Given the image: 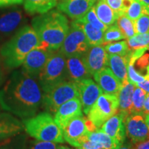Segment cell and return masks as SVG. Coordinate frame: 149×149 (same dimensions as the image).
<instances>
[{"mask_svg": "<svg viewBox=\"0 0 149 149\" xmlns=\"http://www.w3.org/2000/svg\"><path fill=\"white\" fill-rule=\"evenodd\" d=\"M43 94L35 78L23 70L13 72L0 89V107L23 119L35 116L42 105Z\"/></svg>", "mask_w": 149, "mask_h": 149, "instance_id": "1", "label": "cell"}, {"mask_svg": "<svg viewBox=\"0 0 149 149\" xmlns=\"http://www.w3.org/2000/svg\"><path fill=\"white\" fill-rule=\"evenodd\" d=\"M31 26L40 40L39 47L52 51L59 49L70 29L66 17L54 10L35 17Z\"/></svg>", "mask_w": 149, "mask_h": 149, "instance_id": "2", "label": "cell"}, {"mask_svg": "<svg viewBox=\"0 0 149 149\" xmlns=\"http://www.w3.org/2000/svg\"><path fill=\"white\" fill-rule=\"evenodd\" d=\"M40 46V40L30 26H24L1 46L0 54L6 68L13 69L23 64L30 52Z\"/></svg>", "mask_w": 149, "mask_h": 149, "instance_id": "3", "label": "cell"}, {"mask_svg": "<svg viewBox=\"0 0 149 149\" xmlns=\"http://www.w3.org/2000/svg\"><path fill=\"white\" fill-rule=\"evenodd\" d=\"M24 130L28 135L38 141L64 143L62 130L51 114L42 113L23 120Z\"/></svg>", "mask_w": 149, "mask_h": 149, "instance_id": "4", "label": "cell"}, {"mask_svg": "<svg viewBox=\"0 0 149 149\" xmlns=\"http://www.w3.org/2000/svg\"><path fill=\"white\" fill-rule=\"evenodd\" d=\"M39 83L44 93L62 81L68 79L66 71V57L60 51L52 54L47 63L38 76Z\"/></svg>", "mask_w": 149, "mask_h": 149, "instance_id": "5", "label": "cell"}, {"mask_svg": "<svg viewBox=\"0 0 149 149\" xmlns=\"http://www.w3.org/2000/svg\"><path fill=\"white\" fill-rule=\"evenodd\" d=\"M78 97L75 84L64 81L43 94L42 106L50 114H55L60 106L72 99ZM79 98V97H78Z\"/></svg>", "mask_w": 149, "mask_h": 149, "instance_id": "6", "label": "cell"}, {"mask_svg": "<svg viewBox=\"0 0 149 149\" xmlns=\"http://www.w3.org/2000/svg\"><path fill=\"white\" fill-rule=\"evenodd\" d=\"M118 110V96L102 93L91 108L87 116L99 129L109 118L116 114Z\"/></svg>", "mask_w": 149, "mask_h": 149, "instance_id": "7", "label": "cell"}, {"mask_svg": "<svg viewBox=\"0 0 149 149\" xmlns=\"http://www.w3.org/2000/svg\"><path fill=\"white\" fill-rule=\"evenodd\" d=\"M90 47L82 28L73 21L59 51L66 57L83 56Z\"/></svg>", "mask_w": 149, "mask_h": 149, "instance_id": "8", "label": "cell"}, {"mask_svg": "<svg viewBox=\"0 0 149 149\" xmlns=\"http://www.w3.org/2000/svg\"><path fill=\"white\" fill-rule=\"evenodd\" d=\"M90 131L86 124L84 116L72 119L62 129L63 137L65 141L74 147H79L88 139Z\"/></svg>", "mask_w": 149, "mask_h": 149, "instance_id": "9", "label": "cell"}, {"mask_svg": "<svg viewBox=\"0 0 149 149\" xmlns=\"http://www.w3.org/2000/svg\"><path fill=\"white\" fill-rule=\"evenodd\" d=\"M126 133L134 144L149 139V130L143 113H133L124 119Z\"/></svg>", "mask_w": 149, "mask_h": 149, "instance_id": "10", "label": "cell"}, {"mask_svg": "<svg viewBox=\"0 0 149 149\" xmlns=\"http://www.w3.org/2000/svg\"><path fill=\"white\" fill-rule=\"evenodd\" d=\"M54 52L40 47L34 48L24 59L22 70L30 77H38Z\"/></svg>", "mask_w": 149, "mask_h": 149, "instance_id": "11", "label": "cell"}, {"mask_svg": "<svg viewBox=\"0 0 149 149\" xmlns=\"http://www.w3.org/2000/svg\"><path fill=\"white\" fill-rule=\"evenodd\" d=\"M78 92V97L86 115L88 114L91 108L103 93L102 89L92 79H86L74 82Z\"/></svg>", "mask_w": 149, "mask_h": 149, "instance_id": "12", "label": "cell"}, {"mask_svg": "<svg viewBox=\"0 0 149 149\" xmlns=\"http://www.w3.org/2000/svg\"><path fill=\"white\" fill-rule=\"evenodd\" d=\"M98 0H59L57 10L72 19L83 17Z\"/></svg>", "mask_w": 149, "mask_h": 149, "instance_id": "13", "label": "cell"}, {"mask_svg": "<svg viewBox=\"0 0 149 149\" xmlns=\"http://www.w3.org/2000/svg\"><path fill=\"white\" fill-rule=\"evenodd\" d=\"M80 116H84L82 105L79 99L75 97L68 100L59 107L54 114V120L62 130L70 120Z\"/></svg>", "mask_w": 149, "mask_h": 149, "instance_id": "14", "label": "cell"}, {"mask_svg": "<svg viewBox=\"0 0 149 149\" xmlns=\"http://www.w3.org/2000/svg\"><path fill=\"white\" fill-rule=\"evenodd\" d=\"M82 57L93 77L97 72L108 67V53L104 46H91Z\"/></svg>", "mask_w": 149, "mask_h": 149, "instance_id": "15", "label": "cell"}, {"mask_svg": "<svg viewBox=\"0 0 149 149\" xmlns=\"http://www.w3.org/2000/svg\"><path fill=\"white\" fill-rule=\"evenodd\" d=\"M23 12L20 8H13L0 14V40L14 33L24 22Z\"/></svg>", "mask_w": 149, "mask_h": 149, "instance_id": "16", "label": "cell"}, {"mask_svg": "<svg viewBox=\"0 0 149 149\" xmlns=\"http://www.w3.org/2000/svg\"><path fill=\"white\" fill-rule=\"evenodd\" d=\"M93 77L104 93L118 96L122 83L109 68H103L95 74Z\"/></svg>", "mask_w": 149, "mask_h": 149, "instance_id": "17", "label": "cell"}, {"mask_svg": "<svg viewBox=\"0 0 149 149\" xmlns=\"http://www.w3.org/2000/svg\"><path fill=\"white\" fill-rule=\"evenodd\" d=\"M66 71L68 79L73 82L93 77L86 66L82 56L66 57Z\"/></svg>", "mask_w": 149, "mask_h": 149, "instance_id": "18", "label": "cell"}, {"mask_svg": "<svg viewBox=\"0 0 149 149\" xmlns=\"http://www.w3.org/2000/svg\"><path fill=\"white\" fill-rule=\"evenodd\" d=\"M101 130L120 144H124L126 133L124 118L120 113L109 118L102 125Z\"/></svg>", "mask_w": 149, "mask_h": 149, "instance_id": "19", "label": "cell"}, {"mask_svg": "<svg viewBox=\"0 0 149 149\" xmlns=\"http://www.w3.org/2000/svg\"><path fill=\"white\" fill-rule=\"evenodd\" d=\"M23 122L10 113H0V141L21 133Z\"/></svg>", "mask_w": 149, "mask_h": 149, "instance_id": "20", "label": "cell"}, {"mask_svg": "<svg viewBox=\"0 0 149 149\" xmlns=\"http://www.w3.org/2000/svg\"><path fill=\"white\" fill-rule=\"evenodd\" d=\"M135 85L128 81L122 84L120 93L118 95L119 109L120 113L125 119L132 114L133 111V95Z\"/></svg>", "mask_w": 149, "mask_h": 149, "instance_id": "21", "label": "cell"}, {"mask_svg": "<svg viewBox=\"0 0 149 149\" xmlns=\"http://www.w3.org/2000/svg\"><path fill=\"white\" fill-rule=\"evenodd\" d=\"M128 64L127 55L108 54V67L122 84L128 81Z\"/></svg>", "mask_w": 149, "mask_h": 149, "instance_id": "22", "label": "cell"}, {"mask_svg": "<svg viewBox=\"0 0 149 149\" xmlns=\"http://www.w3.org/2000/svg\"><path fill=\"white\" fill-rule=\"evenodd\" d=\"M24 8L30 15H42L53 10L58 0H24Z\"/></svg>", "mask_w": 149, "mask_h": 149, "instance_id": "23", "label": "cell"}, {"mask_svg": "<svg viewBox=\"0 0 149 149\" xmlns=\"http://www.w3.org/2000/svg\"><path fill=\"white\" fill-rule=\"evenodd\" d=\"M94 8L98 18L107 26L116 22L119 14L108 4L106 0H98L94 6Z\"/></svg>", "mask_w": 149, "mask_h": 149, "instance_id": "24", "label": "cell"}, {"mask_svg": "<svg viewBox=\"0 0 149 149\" xmlns=\"http://www.w3.org/2000/svg\"><path fill=\"white\" fill-rule=\"evenodd\" d=\"M74 21L79 24L82 28L91 46H99L104 44V31L95 27L92 24L87 22H79L77 20H74Z\"/></svg>", "mask_w": 149, "mask_h": 149, "instance_id": "25", "label": "cell"}, {"mask_svg": "<svg viewBox=\"0 0 149 149\" xmlns=\"http://www.w3.org/2000/svg\"><path fill=\"white\" fill-rule=\"evenodd\" d=\"M88 139L97 143L104 149H117L122 146L102 130L90 132L88 135Z\"/></svg>", "mask_w": 149, "mask_h": 149, "instance_id": "26", "label": "cell"}, {"mask_svg": "<svg viewBox=\"0 0 149 149\" xmlns=\"http://www.w3.org/2000/svg\"><path fill=\"white\" fill-rule=\"evenodd\" d=\"M27 135L19 133L0 141V149H26Z\"/></svg>", "mask_w": 149, "mask_h": 149, "instance_id": "27", "label": "cell"}, {"mask_svg": "<svg viewBox=\"0 0 149 149\" xmlns=\"http://www.w3.org/2000/svg\"><path fill=\"white\" fill-rule=\"evenodd\" d=\"M144 11V7L137 0H125L122 13L133 21L137 19Z\"/></svg>", "mask_w": 149, "mask_h": 149, "instance_id": "28", "label": "cell"}, {"mask_svg": "<svg viewBox=\"0 0 149 149\" xmlns=\"http://www.w3.org/2000/svg\"><path fill=\"white\" fill-rule=\"evenodd\" d=\"M116 24L120 31L125 35L126 39H129L136 34L134 21L128 18L124 14L121 13L119 15Z\"/></svg>", "mask_w": 149, "mask_h": 149, "instance_id": "29", "label": "cell"}, {"mask_svg": "<svg viewBox=\"0 0 149 149\" xmlns=\"http://www.w3.org/2000/svg\"><path fill=\"white\" fill-rule=\"evenodd\" d=\"M129 51L142 48H149V32L142 34H135L127 41Z\"/></svg>", "mask_w": 149, "mask_h": 149, "instance_id": "30", "label": "cell"}, {"mask_svg": "<svg viewBox=\"0 0 149 149\" xmlns=\"http://www.w3.org/2000/svg\"><path fill=\"white\" fill-rule=\"evenodd\" d=\"M108 54L126 56L129 53L128 43L126 41H120L118 42L109 43L104 46Z\"/></svg>", "mask_w": 149, "mask_h": 149, "instance_id": "31", "label": "cell"}, {"mask_svg": "<svg viewBox=\"0 0 149 149\" xmlns=\"http://www.w3.org/2000/svg\"><path fill=\"white\" fill-rule=\"evenodd\" d=\"M147 93L139 87L135 86L133 95V113H142L143 106H144V100L146 98Z\"/></svg>", "mask_w": 149, "mask_h": 149, "instance_id": "32", "label": "cell"}, {"mask_svg": "<svg viewBox=\"0 0 149 149\" xmlns=\"http://www.w3.org/2000/svg\"><path fill=\"white\" fill-rule=\"evenodd\" d=\"M79 22H87L92 24L95 27L97 28V29L102 30L105 32V31L108 29L107 25H105L103 22H102L100 19L98 18L97 15L95 10L94 6L92 7L88 12L86 13V15L83 17L79 19H76Z\"/></svg>", "mask_w": 149, "mask_h": 149, "instance_id": "33", "label": "cell"}, {"mask_svg": "<svg viewBox=\"0 0 149 149\" xmlns=\"http://www.w3.org/2000/svg\"><path fill=\"white\" fill-rule=\"evenodd\" d=\"M126 39L116 24H113L108 27L104 34V44L110 43L112 42H116Z\"/></svg>", "mask_w": 149, "mask_h": 149, "instance_id": "34", "label": "cell"}, {"mask_svg": "<svg viewBox=\"0 0 149 149\" xmlns=\"http://www.w3.org/2000/svg\"><path fill=\"white\" fill-rule=\"evenodd\" d=\"M136 34L149 32V13L143 11L140 16L134 21Z\"/></svg>", "mask_w": 149, "mask_h": 149, "instance_id": "35", "label": "cell"}, {"mask_svg": "<svg viewBox=\"0 0 149 149\" xmlns=\"http://www.w3.org/2000/svg\"><path fill=\"white\" fill-rule=\"evenodd\" d=\"M146 76H143L136 70L134 65L132 63L128 62V80L129 82L133 84L135 86L139 83L142 82L146 79Z\"/></svg>", "mask_w": 149, "mask_h": 149, "instance_id": "36", "label": "cell"}, {"mask_svg": "<svg viewBox=\"0 0 149 149\" xmlns=\"http://www.w3.org/2000/svg\"><path fill=\"white\" fill-rule=\"evenodd\" d=\"M58 146L57 143L35 140L31 143L26 149H57Z\"/></svg>", "mask_w": 149, "mask_h": 149, "instance_id": "37", "label": "cell"}, {"mask_svg": "<svg viewBox=\"0 0 149 149\" xmlns=\"http://www.w3.org/2000/svg\"><path fill=\"white\" fill-rule=\"evenodd\" d=\"M110 6L119 15L122 13L125 0H106Z\"/></svg>", "mask_w": 149, "mask_h": 149, "instance_id": "38", "label": "cell"}, {"mask_svg": "<svg viewBox=\"0 0 149 149\" xmlns=\"http://www.w3.org/2000/svg\"><path fill=\"white\" fill-rule=\"evenodd\" d=\"M100 147L102 146H100V145L95 142H93V141L89 140V139H87L81 146L77 147V149H97Z\"/></svg>", "mask_w": 149, "mask_h": 149, "instance_id": "39", "label": "cell"}, {"mask_svg": "<svg viewBox=\"0 0 149 149\" xmlns=\"http://www.w3.org/2000/svg\"><path fill=\"white\" fill-rule=\"evenodd\" d=\"M24 0H0V8L9 6L21 4Z\"/></svg>", "mask_w": 149, "mask_h": 149, "instance_id": "40", "label": "cell"}, {"mask_svg": "<svg viewBox=\"0 0 149 149\" xmlns=\"http://www.w3.org/2000/svg\"><path fill=\"white\" fill-rule=\"evenodd\" d=\"M137 86L143 89L145 92H146V93H148L149 94V78L146 77V79L144 81H142V82L139 83L138 84H137Z\"/></svg>", "mask_w": 149, "mask_h": 149, "instance_id": "41", "label": "cell"}, {"mask_svg": "<svg viewBox=\"0 0 149 149\" xmlns=\"http://www.w3.org/2000/svg\"><path fill=\"white\" fill-rule=\"evenodd\" d=\"M135 144V149H149V139Z\"/></svg>", "mask_w": 149, "mask_h": 149, "instance_id": "42", "label": "cell"}, {"mask_svg": "<svg viewBox=\"0 0 149 149\" xmlns=\"http://www.w3.org/2000/svg\"><path fill=\"white\" fill-rule=\"evenodd\" d=\"M142 113L146 115L149 114V94L146 95V98H145L144 106H143Z\"/></svg>", "mask_w": 149, "mask_h": 149, "instance_id": "43", "label": "cell"}, {"mask_svg": "<svg viewBox=\"0 0 149 149\" xmlns=\"http://www.w3.org/2000/svg\"><path fill=\"white\" fill-rule=\"evenodd\" d=\"M144 7V10L149 13V0H137Z\"/></svg>", "mask_w": 149, "mask_h": 149, "instance_id": "44", "label": "cell"}, {"mask_svg": "<svg viewBox=\"0 0 149 149\" xmlns=\"http://www.w3.org/2000/svg\"><path fill=\"white\" fill-rule=\"evenodd\" d=\"M117 149H135V148L130 144H126V145H122V146H120Z\"/></svg>", "mask_w": 149, "mask_h": 149, "instance_id": "45", "label": "cell"}, {"mask_svg": "<svg viewBox=\"0 0 149 149\" xmlns=\"http://www.w3.org/2000/svg\"><path fill=\"white\" fill-rule=\"evenodd\" d=\"M3 81V72L2 70H1V68H0V86L2 84Z\"/></svg>", "mask_w": 149, "mask_h": 149, "instance_id": "46", "label": "cell"}, {"mask_svg": "<svg viewBox=\"0 0 149 149\" xmlns=\"http://www.w3.org/2000/svg\"><path fill=\"white\" fill-rule=\"evenodd\" d=\"M145 120H146V124H147V126H148V130H149V114H147L145 115Z\"/></svg>", "mask_w": 149, "mask_h": 149, "instance_id": "47", "label": "cell"}, {"mask_svg": "<svg viewBox=\"0 0 149 149\" xmlns=\"http://www.w3.org/2000/svg\"><path fill=\"white\" fill-rule=\"evenodd\" d=\"M57 149H71L70 148H68V147L67 146H59L57 147Z\"/></svg>", "mask_w": 149, "mask_h": 149, "instance_id": "48", "label": "cell"}, {"mask_svg": "<svg viewBox=\"0 0 149 149\" xmlns=\"http://www.w3.org/2000/svg\"><path fill=\"white\" fill-rule=\"evenodd\" d=\"M146 77L149 78V65L148 66V67H147L146 68Z\"/></svg>", "mask_w": 149, "mask_h": 149, "instance_id": "49", "label": "cell"}, {"mask_svg": "<svg viewBox=\"0 0 149 149\" xmlns=\"http://www.w3.org/2000/svg\"><path fill=\"white\" fill-rule=\"evenodd\" d=\"M1 107H0V110H1Z\"/></svg>", "mask_w": 149, "mask_h": 149, "instance_id": "50", "label": "cell"}]
</instances>
